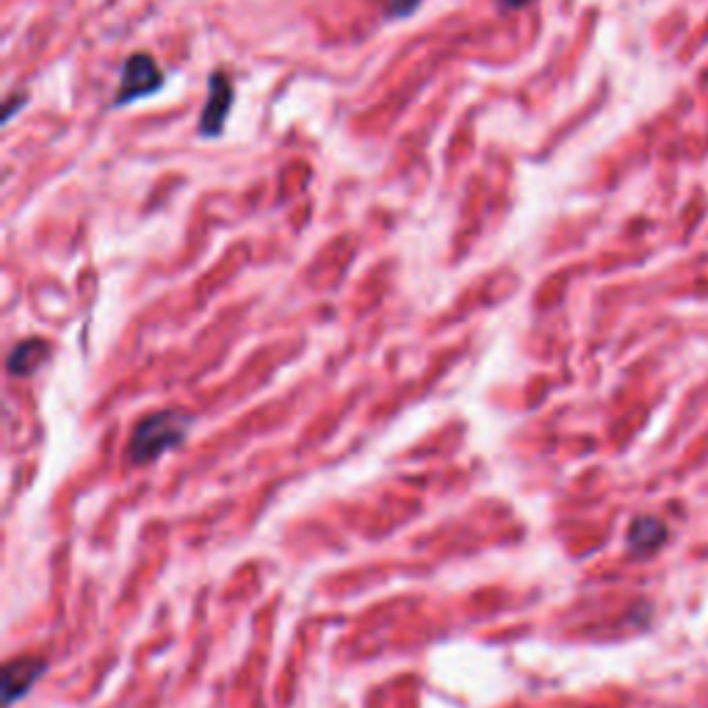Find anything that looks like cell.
<instances>
[{"mask_svg":"<svg viewBox=\"0 0 708 708\" xmlns=\"http://www.w3.org/2000/svg\"><path fill=\"white\" fill-rule=\"evenodd\" d=\"M47 355V346L42 340H29V344H20L18 349L9 355V371L12 374H31L36 366L42 363V358Z\"/></svg>","mask_w":708,"mask_h":708,"instance_id":"obj_5","label":"cell"},{"mask_svg":"<svg viewBox=\"0 0 708 708\" xmlns=\"http://www.w3.org/2000/svg\"><path fill=\"white\" fill-rule=\"evenodd\" d=\"M236 102V91H232V80L227 73H214L208 84V102H205L203 120H199V133L208 139L219 137L221 128H225L227 117H230V108Z\"/></svg>","mask_w":708,"mask_h":708,"instance_id":"obj_3","label":"cell"},{"mask_svg":"<svg viewBox=\"0 0 708 708\" xmlns=\"http://www.w3.org/2000/svg\"><path fill=\"white\" fill-rule=\"evenodd\" d=\"M523 3H526V0H504V7H512V9L523 7Z\"/></svg>","mask_w":708,"mask_h":708,"instance_id":"obj_6","label":"cell"},{"mask_svg":"<svg viewBox=\"0 0 708 708\" xmlns=\"http://www.w3.org/2000/svg\"><path fill=\"white\" fill-rule=\"evenodd\" d=\"M188 432V418L181 413H155L144 418L142 424L133 429L131 437V459L137 465L153 462L172 446L183 443Z\"/></svg>","mask_w":708,"mask_h":708,"instance_id":"obj_1","label":"cell"},{"mask_svg":"<svg viewBox=\"0 0 708 708\" xmlns=\"http://www.w3.org/2000/svg\"><path fill=\"white\" fill-rule=\"evenodd\" d=\"M164 86V75H161L159 64L148 56V53H137L126 62L122 67V84H120V95L113 100V106L122 108L128 102H137L142 97L155 95V91Z\"/></svg>","mask_w":708,"mask_h":708,"instance_id":"obj_2","label":"cell"},{"mask_svg":"<svg viewBox=\"0 0 708 708\" xmlns=\"http://www.w3.org/2000/svg\"><path fill=\"white\" fill-rule=\"evenodd\" d=\"M42 673H45V662L42 658L25 656L18 658V662H9L7 673H3V695H7V702H14L18 697H23L40 680Z\"/></svg>","mask_w":708,"mask_h":708,"instance_id":"obj_4","label":"cell"}]
</instances>
